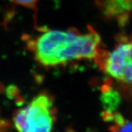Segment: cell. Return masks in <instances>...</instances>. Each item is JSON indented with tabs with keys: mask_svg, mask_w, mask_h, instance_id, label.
<instances>
[{
	"mask_svg": "<svg viewBox=\"0 0 132 132\" xmlns=\"http://www.w3.org/2000/svg\"><path fill=\"white\" fill-rule=\"evenodd\" d=\"M80 32L76 28L45 30L28 47L37 61L45 67H55L76 60L77 43Z\"/></svg>",
	"mask_w": 132,
	"mask_h": 132,
	"instance_id": "6da1fadb",
	"label": "cell"
},
{
	"mask_svg": "<svg viewBox=\"0 0 132 132\" xmlns=\"http://www.w3.org/2000/svg\"><path fill=\"white\" fill-rule=\"evenodd\" d=\"M56 113L53 97L43 92L14 113L13 123L20 131H51L56 121Z\"/></svg>",
	"mask_w": 132,
	"mask_h": 132,
	"instance_id": "7a4b0ae2",
	"label": "cell"
},
{
	"mask_svg": "<svg viewBox=\"0 0 132 132\" xmlns=\"http://www.w3.org/2000/svg\"><path fill=\"white\" fill-rule=\"evenodd\" d=\"M99 68L124 84H132V37L120 36L111 52L100 48L94 58Z\"/></svg>",
	"mask_w": 132,
	"mask_h": 132,
	"instance_id": "3957f363",
	"label": "cell"
},
{
	"mask_svg": "<svg viewBox=\"0 0 132 132\" xmlns=\"http://www.w3.org/2000/svg\"><path fill=\"white\" fill-rule=\"evenodd\" d=\"M98 5L104 16L125 24L132 10V0H98Z\"/></svg>",
	"mask_w": 132,
	"mask_h": 132,
	"instance_id": "277c9868",
	"label": "cell"
},
{
	"mask_svg": "<svg viewBox=\"0 0 132 132\" xmlns=\"http://www.w3.org/2000/svg\"><path fill=\"white\" fill-rule=\"evenodd\" d=\"M101 91V101L104 111L110 113L117 111L121 101L119 93L114 90L108 83H105L102 86Z\"/></svg>",
	"mask_w": 132,
	"mask_h": 132,
	"instance_id": "5b68a950",
	"label": "cell"
},
{
	"mask_svg": "<svg viewBox=\"0 0 132 132\" xmlns=\"http://www.w3.org/2000/svg\"><path fill=\"white\" fill-rule=\"evenodd\" d=\"M13 2L17 5L30 9H35L38 0H12Z\"/></svg>",
	"mask_w": 132,
	"mask_h": 132,
	"instance_id": "8992f818",
	"label": "cell"
},
{
	"mask_svg": "<svg viewBox=\"0 0 132 132\" xmlns=\"http://www.w3.org/2000/svg\"><path fill=\"white\" fill-rule=\"evenodd\" d=\"M113 131H132V121L125 120L123 123L116 127Z\"/></svg>",
	"mask_w": 132,
	"mask_h": 132,
	"instance_id": "52a82bcc",
	"label": "cell"
},
{
	"mask_svg": "<svg viewBox=\"0 0 132 132\" xmlns=\"http://www.w3.org/2000/svg\"><path fill=\"white\" fill-rule=\"evenodd\" d=\"M9 127H10V124L7 121L0 119V131L5 130Z\"/></svg>",
	"mask_w": 132,
	"mask_h": 132,
	"instance_id": "ba28073f",
	"label": "cell"
},
{
	"mask_svg": "<svg viewBox=\"0 0 132 132\" xmlns=\"http://www.w3.org/2000/svg\"><path fill=\"white\" fill-rule=\"evenodd\" d=\"M130 94H131V97L132 98V85H131V89H130Z\"/></svg>",
	"mask_w": 132,
	"mask_h": 132,
	"instance_id": "9c48e42d",
	"label": "cell"
}]
</instances>
